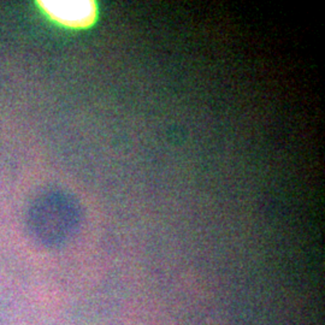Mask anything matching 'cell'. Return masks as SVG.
I'll return each mask as SVG.
<instances>
[{
  "label": "cell",
  "mask_w": 325,
  "mask_h": 325,
  "mask_svg": "<svg viewBox=\"0 0 325 325\" xmlns=\"http://www.w3.org/2000/svg\"><path fill=\"white\" fill-rule=\"evenodd\" d=\"M42 4L58 21L72 25L88 23L94 13V6L88 1H45Z\"/></svg>",
  "instance_id": "cell-1"
}]
</instances>
